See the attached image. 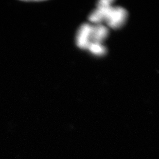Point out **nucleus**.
Masks as SVG:
<instances>
[{
    "label": "nucleus",
    "mask_w": 159,
    "mask_h": 159,
    "mask_svg": "<svg viewBox=\"0 0 159 159\" xmlns=\"http://www.w3.org/2000/svg\"><path fill=\"white\" fill-rule=\"evenodd\" d=\"M101 9L105 21L108 26L112 29H118L125 22L127 17V12L121 7L98 6Z\"/></svg>",
    "instance_id": "obj_1"
},
{
    "label": "nucleus",
    "mask_w": 159,
    "mask_h": 159,
    "mask_svg": "<svg viewBox=\"0 0 159 159\" xmlns=\"http://www.w3.org/2000/svg\"><path fill=\"white\" fill-rule=\"evenodd\" d=\"M92 26L90 24L85 23L81 25L78 30L76 36L77 45L81 49H87L91 42Z\"/></svg>",
    "instance_id": "obj_2"
},
{
    "label": "nucleus",
    "mask_w": 159,
    "mask_h": 159,
    "mask_svg": "<svg viewBox=\"0 0 159 159\" xmlns=\"http://www.w3.org/2000/svg\"><path fill=\"white\" fill-rule=\"evenodd\" d=\"M109 30L108 28L102 24H96L92 26L91 42H97L102 43V42L108 37Z\"/></svg>",
    "instance_id": "obj_3"
},
{
    "label": "nucleus",
    "mask_w": 159,
    "mask_h": 159,
    "mask_svg": "<svg viewBox=\"0 0 159 159\" xmlns=\"http://www.w3.org/2000/svg\"><path fill=\"white\" fill-rule=\"evenodd\" d=\"M88 50L92 54L97 56H102L106 53V48L102 44L97 42H91Z\"/></svg>",
    "instance_id": "obj_4"
}]
</instances>
